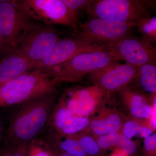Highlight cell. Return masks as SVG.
Listing matches in <instances>:
<instances>
[{
  "label": "cell",
  "instance_id": "5bb4252c",
  "mask_svg": "<svg viewBox=\"0 0 156 156\" xmlns=\"http://www.w3.org/2000/svg\"><path fill=\"white\" fill-rule=\"evenodd\" d=\"M121 92L130 106L131 113L136 118H150L152 113L153 107L148 104L143 95L130 90L128 86L121 89Z\"/></svg>",
  "mask_w": 156,
  "mask_h": 156
},
{
  "label": "cell",
  "instance_id": "6da1fadb",
  "mask_svg": "<svg viewBox=\"0 0 156 156\" xmlns=\"http://www.w3.org/2000/svg\"><path fill=\"white\" fill-rule=\"evenodd\" d=\"M57 92L18 105L3 139L14 144H29L38 138L50 122L57 104Z\"/></svg>",
  "mask_w": 156,
  "mask_h": 156
},
{
  "label": "cell",
  "instance_id": "2e32d148",
  "mask_svg": "<svg viewBox=\"0 0 156 156\" xmlns=\"http://www.w3.org/2000/svg\"><path fill=\"white\" fill-rule=\"evenodd\" d=\"M133 80L143 92L154 94L156 92V64H147L137 68Z\"/></svg>",
  "mask_w": 156,
  "mask_h": 156
},
{
  "label": "cell",
  "instance_id": "f546056e",
  "mask_svg": "<svg viewBox=\"0 0 156 156\" xmlns=\"http://www.w3.org/2000/svg\"><path fill=\"white\" fill-rule=\"evenodd\" d=\"M45 145H46V147H47V150H48V152H49L50 156H60L58 154L56 153L55 151H54L53 150L51 149L49 147H48L46 144L45 143Z\"/></svg>",
  "mask_w": 156,
  "mask_h": 156
},
{
  "label": "cell",
  "instance_id": "7402d4cb",
  "mask_svg": "<svg viewBox=\"0 0 156 156\" xmlns=\"http://www.w3.org/2000/svg\"><path fill=\"white\" fill-rule=\"evenodd\" d=\"M66 7L78 15L79 12L87 10L94 0H62Z\"/></svg>",
  "mask_w": 156,
  "mask_h": 156
},
{
  "label": "cell",
  "instance_id": "484cf974",
  "mask_svg": "<svg viewBox=\"0 0 156 156\" xmlns=\"http://www.w3.org/2000/svg\"><path fill=\"white\" fill-rule=\"evenodd\" d=\"M144 149L147 151L152 152L156 150V133L152 134L149 137L144 140Z\"/></svg>",
  "mask_w": 156,
  "mask_h": 156
},
{
  "label": "cell",
  "instance_id": "9a60e30c",
  "mask_svg": "<svg viewBox=\"0 0 156 156\" xmlns=\"http://www.w3.org/2000/svg\"><path fill=\"white\" fill-rule=\"evenodd\" d=\"M89 125L94 134L101 136L118 132L122 127V121L118 114L112 113L95 118Z\"/></svg>",
  "mask_w": 156,
  "mask_h": 156
},
{
  "label": "cell",
  "instance_id": "e0dca14e",
  "mask_svg": "<svg viewBox=\"0 0 156 156\" xmlns=\"http://www.w3.org/2000/svg\"><path fill=\"white\" fill-rule=\"evenodd\" d=\"M137 31L141 38L153 45L156 43V17L145 18L137 23Z\"/></svg>",
  "mask_w": 156,
  "mask_h": 156
},
{
  "label": "cell",
  "instance_id": "ffe728a7",
  "mask_svg": "<svg viewBox=\"0 0 156 156\" xmlns=\"http://www.w3.org/2000/svg\"><path fill=\"white\" fill-rule=\"evenodd\" d=\"M79 141L86 154L91 155L97 154L100 148L97 142L92 137L89 136H76L70 135Z\"/></svg>",
  "mask_w": 156,
  "mask_h": 156
},
{
  "label": "cell",
  "instance_id": "83f0119b",
  "mask_svg": "<svg viewBox=\"0 0 156 156\" xmlns=\"http://www.w3.org/2000/svg\"><path fill=\"white\" fill-rule=\"evenodd\" d=\"M156 96L154 98L153 106L152 113L150 119H151V125L154 129H156Z\"/></svg>",
  "mask_w": 156,
  "mask_h": 156
},
{
  "label": "cell",
  "instance_id": "d4e9b609",
  "mask_svg": "<svg viewBox=\"0 0 156 156\" xmlns=\"http://www.w3.org/2000/svg\"><path fill=\"white\" fill-rule=\"evenodd\" d=\"M140 125L134 121H127L123 127V134L128 139H131L137 134Z\"/></svg>",
  "mask_w": 156,
  "mask_h": 156
},
{
  "label": "cell",
  "instance_id": "cb8c5ba5",
  "mask_svg": "<svg viewBox=\"0 0 156 156\" xmlns=\"http://www.w3.org/2000/svg\"><path fill=\"white\" fill-rule=\"evenodd\" d=\"M117 146L119 147L123 152L128 155L134 154L136 149V144L122 134L120 135Z\"/></svg>",
  "mask_w": 156,
  "mask_h": 156
},
{
  "label": "cell",
  "instance_id": "603a6c76",
  "mask_svg": "<svg viewBox=\"0 0 156 156\" xmlns=\"http://www.w3.org/2000/svg\"><path fill=\"white\" fill-rule=\"evenodd\" d=\"M121 134L119 132L114 134L99 136L97 142L99 147L106 149L112 147L117 146Z\"/></svg>",
  "mask_w": 156,
  "mask_h": 156
},
{
  "label": "cell",
  "instance_id": "277c9868",
  "mask_svg": "<svg viewBox=\"0 0 156 156\" xmlns=\"http://www.w3.org/2000/svg\"><path fill=\"white\" fill-rule=\"evenodd\" d=\"M119 61L113 51L107 50L80 53L68 61L45 69L55 84L75 83L109 65Z\"/></svg>",
  "mask_w": 156,
  "mask_h": 156
},
{
  "label": "cell",
  "instance_id": "7c38bea8",
  "mask_svg": "<svg viewBox=\"0 0 156 156\" xmlns=\"http://www.w3.org/2000/svg\"><path fill=\"white\" fill-rule=\"evenodd\" d=\"M32 63L17 50L0 61V86L31 71Z\"/></svg>",
  "mask_w": 156,
  "mask_h": 156
},
{
  "label": "cell",
  "instance_id": "f1b7e54d",
  "mask_svg": "<svg viewBox=\"0 0 156 156\" xmlns=\"http://www.w3.org/2000/svg\"><path fill=\"white\" fill-rule=\"evenodd\" d=\"M5 51L6 52L5 46V42L3 40L2 37L0 34V52Z\"/></svg>",
  "mask_w": 156,
  "mask_h": 156
},
{
  "label": "cell",
  "instance_id": "4fadbf2b",
  "mask_svg": "<svg viewBox=\"0 0 156 156\" xmlns=\"http://www.w3.org/2000/svg\"><path fill=\"white\" fill-rule=\"evenodd\" d=\"M107 93L99 86L80 89L73 94L78 102L76 116L87 117L95 112Z\"/></svg>",
  "mask_w": 156,
  "mask_h": 156
},
{
  "label": "cell",
  "instance_id": "8fae6325",
  "mask_svg": "<svg viewBox=\"0 0 156 156\" xmlns=\"http://www.w3.org/2000/svg\"><path fill=\"white\" fill-rule=\"evenodd\" d=\"M138 68L127 63L109 65L89 74L95 85L106 93L119 91L133 81Z\"/></svg>",
  "mask_w": 156,
  "mask_h": 156
},
{
  "label": "cell",
  "instance_id": "30bf717a",
  "mask_svg": "<svg viewBox=\"0 0 156 156\" xmlns=\"http://www.w3.org/2000/svg\"><path fill=\"white\" fill-rule=\"evenodd\" d=\"M61 39L53 26L42 25L27 36L16 50L30 60L33 67L34 64L44 58Z\"/></svg>",
  "mask_w": 156,
  "mask_h": 156
},
{
  "label": "cell",
  "instance_id": "7a4b0ae2",
  "mask_svg": "<svg viewBox=\"0 0 156 156\" xmlns=\"http://www.w3.org/2000/svg\"><path fill=\"white\" fill-rule=\"evenodd\" d=\"M58 85L46 70H34L0 86V107L19 105L54 93Z\"/></svg>",
  "mask_w": 156,
  "mask_h": 156
},
{
  "label": "cell",
  "instance_id": "4316f807",
  "mask_svg": "<svg viewBox=\"0 0 156 156\" xmlns=\"http://www.w3.org/2000/svg\"><path fill=\"white\" fill-rule=\"evenodd\" d=\"M153 130L152 128L145 126H140L138 129L137 134L142 138L146 139L151 136L153 134Z\"/></svg>",
  "mask_w": 156,
  "mask_h": 156
},
{
  "label": "cell",
  "instance_id": "9c48e42d",
  "mask_svg": "<svg viewBox=\"0 0 156 156\" xmlns=\"http://www.w3.org/2000/svg\"><path fill=\"white\" fill-rule=\"evenodd\" d=\"M119 61L137 68L147 64H156L154 46L141 38L129 36L109 47Z\"/></svg>",
  "mask_w": 156,
  "mask_h": 156
},
{
  "label": "cell",
  "instance_id": "d6986e66",
  "mask_svg": "<svg viewBox=\"0 0 156 156\" xmlns=\"http://www.w3.org/2000/svg\"><path fill=\"white\" fill-rule=\"evenodd\" d=\"M90 122L87 117L73 116L67 126L58 133L66 136L74 135L87 128Z\"/></svg>",
  "mask_w": 156,
  "mask_h": 156
},
{
  "label": "cell",
  "instance_id": "44dd1931",
  "mask_svg": "<svg viewBox=\"0 0 156 156\" xmlns=\"http://www.w3.org/2000/svg\"><path fill=\"white\" fill-rule=\"evenodd\" d=\"M27 156H50L44 141L38 138L29 144Z\"/></svg>",
  "mask_w": 156,
  "mask_h": 156
},
{
  "label": "cell",
  "instance_id": "ba28073f",
  "mask_svg": "<svg viewBox=\"0 0 156 156\" xmlns=\"http://www.w3.org/2000/svg\"><path fill=\"white\" fill-rule=\"evenodd\" d=\"M107 50L106 47L92 44L74 37L61 39L44 58L34 64L31 71L47 69L58 65L80 53Z\"/></svg>",
  "mask_w": 156,
  "mask_h": 156
},
{
  "label": "cell",
  "instance_id": "4dcf8cb0",
  "mask_svg": "<svg viewBox=\"0 0 156 156\" xmlns=\"http://www.w3.org/2000/svg\"><path fill=\"white\" fill-rule=\"evenodd\" d=\"M5 131H4L2 126V124H1V121H0V141L3 139V137H4Z\"/></svg>",
  "mask_w": 156,
  "mask_h": 156
},
{
  "label": "cell",
  "instance_id": "52a82bcc",
  "mask_svg": "<svg viewBox=\"0 0 156 156\" xmlns=\"http://www.w3.org/2000/svg\"><path fill=\"white\" fill-rule=\"evenodd\" d=\"M23 11L45 25H61L75 29L78 15L66 7L62 0H20Z\"/></svg>",
  "mask_w": 156,
  "mask_h": 156
},
{
  "label": "cell",
  "instance_id": "1f68e13d",
  "mask_svg": "<svg viewBox=\"0 0 156 156\" xmlns=\"http://www.w3.org/2000/svg\"><path fill=\"white\" fill-rule=\"evenodd\" d=\"M55 151V152L57 154H58L60 156H76L64 152H62L59 153L58 152L56 151Z\"/></svg>",
  "mask_w": 156,
  "mask_h": 156
},
{
  "label": "cell",
  "instance_id": "3957f363",
  "mask_svg": "<svg viewBox=\"0 0 156 156\" xmlns=\"http://www.w3.org/2000/svg\"><path fill=\"white\" fill-rule=\"evenodd\" d=\"M156 3L154 0H94L86 11L88 19L137 23L152 17Z\"/></svg>",
  "mask_w": 156,
  "mask_h": 156
},
{
  "label": "cell",
  "instance_id": "5b68a950",
  "mask_svg": "<svg viewBox=\"0 0 156 156\" xmlns=\"http://www.w3.org/2000/svg\"><path fill=\"white\" fill-rule=\"evenodd\" d=\"M42 26L23 11L18 1H0V34L8 53L16 50L27 36Z\"/></svg>",
  "mask_w": 156,
  "mask_h": 156
},
{
  "label": "cell",
  "instance_id": "8992f818",
  "mask_svg": "<svg viewBox=\"0 0 156 156\" xmlns=\"http://www.w3.org/2000/svg\"><path fill=\"white\" fill-rule=\"evenodd\" d=\"M137 23L115 22L101 18L88 19L73 30V37L108 48L130 35Z\"/></svg>",
  "mask_w": 156,
  "mask_h": 156
},
{
  "label": "cell",
  "instance_id": "ac0fdd59",
  "mask_svg": "<svg viewBox=\"0 0 156 156\" xmlns=\"http://www.w3.org/2000/svg\"><path fill=\"white\" fill-rule=\"evenodd\" d=\"M28 144H14L3 138L0 141V156H27Z\"/></svg>",
  "mask_w": 156,
  "mask_h": 156
},
{
  "label": "cell",
  "instance_id": "d6a6232c",
  "mask_svg": "<svg viewBox=\"0 0 156 156\" xmlns=\"http://www.w3.org/2000/svg\"><path fill=\"white\" fill-rule=\"evenodd\" d=\"M112 156H123L122 155H115Z\"/></svg>",
  "mask_w": 156,
  "mask_h": 156
}]
</instances>
